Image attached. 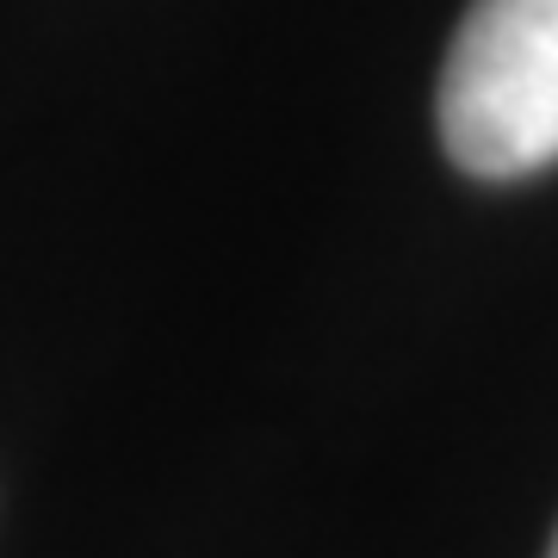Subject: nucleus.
Segmentation results:
<instances>
[{
    "label": "nucleus",
    "mask_w": 558,
    "mask_h": 558,
    "mask_svg": "<svg viewBox=\"0 0 558 558\" xmlns=\"http://www.w3.org/2000/svg\"><path fill=\"white\" fill-rule=\"evenodd\" d=\"M440 143L478 180L558 161V0H472L440 69Z\"/></svg>",
    "instance_id": "nucleus-1"
},
{
    "label": "nucleus",
    "mask_w": 558,
    "mask_h": 558,
    "mask_svg": "<svg viewBox=\"0 0 558 558\" xmlns=\"http://www.w3.org/2000/svg\"><path fill=\"white\" fill-rule=\"evenodd\" d=\"M546 558H558V534H553V553H546Z\"/></svg>",
    "instance_id": "nucleus-2"
}]
</instances>
